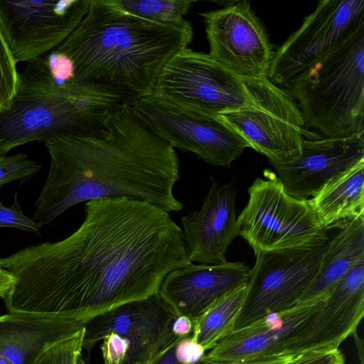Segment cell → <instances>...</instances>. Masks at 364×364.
Instances as JSON below:
<instances>
[{
    "label": "cell",
    "instance_id": "cell-1",
    "mask_svg": "<svg viewBox=\"0 0 364 364\" xmlns=\"http://www.w3.org/2000/svg\"><path fill=\"white\" fill-rule=\"evenodd\" d=\"M85 220L66 238L1 259L15 278L9 312L61 314L85 322L158 294L171 271L193 264L169 213L127 198L86 202Z\"/></svg>",
    "mask_w": 364,
    "mask_h": 364
},
{
    "label": "cell",
    "instance_id": "cell-2",
    "mask_svg": "<svg viewBox=\"0 0 364 364\" xmlns=\"http://www.w3.org/2000/svg\"><path fill=\"white\" fill-rule=\"evenodd\" d=\"M45 144L50 167L31 218L41 227L74 205L102 198L141 200L168 213L183 209L173 193L178 155L132 102L90 133Z\"/></svg>",
    "mask_w": 364,
    "mask_h": 364
},
{
    "label": "cell",
    "instance_id": "cell-3",
    "mask_svg": "<svg viewBox=\"0 0 364 364\" xmlns=\"http://www.w3.org/2000/svg\"><path fill=\"white\" fill-rule=\"evenodd\" d=\"M193 36L188 21L158 23L124 11L114 0H90L79 25L57 48L72 60L77 78L139 98L154 94L164 66Z\"/></svg>",
    "mask_w": 364,
    "mask_h": 364
},
{
    "label": "cell",
    "instance_id": "cell-4",
    "mask_svg": "<svg viewBox=\"0 0 364 364\" xmlns=\"http://www.w3.org/2000/svg\"><path fill=\"white\" fill-rule=\"evenodd\" d=\"M282 88L298 102L306 127L323 137L364 134V11Z\"/></svg>",
    "mask_w": 364,
    "mask_h": 364
},
{
    "label": "cell",
    "instance_id": "cell-5",
    "mask_svg": "<svg viewBox=\"0 0 364 364\" xmlns=\"http://www.w3.org/2000/svg\"><path fill=\"white\" fill-rule=\"evenodd\" d=\"M120 92L80 80L63 95L16 96L0 111V156L33 141L46 142L100 127L122 104Z\"/></svg>",
    "mask_w": 364,
    "mask_h": 364
},
{
    "label": "cell",
    "instance_id": "cell-6",
    "mask_svg": "<svg viewBox=\"0 0 364 364\" xmlns=\"http://www.w3.org/2000/svg\"><path fill=\"white\" fill-rule=\"evenodd\" d=\"M248 189V202L238 216L240 236L260 252L313 246L328 241L308 199L288 194L279 177L265 170Z\"/></svg>",
    "mask_w": 364,
    "mask_h": 364
},
{
    "label": "cell",
    "instance_id": "cell-7",
    "mask_svg": "<svg viewBox=\"0 0 364 364\" xmlns=\"http://www.w3.org/2000/svg\"><path fill=\"white\" fill-rule=\"evenodd\" d=\"M250 104L218 117L268 161L300 154L304 139L323 138L306 129L297 102L267 77L242 79Z\"/></svg>",
    "mask_w": 364,
    "mask_h": 364
},
{
    "label": "cell",
    "instance_id": "cell-8",
    "mask_svg": "<svg viewBox=\"0 0 364 364\" xmlns=\"http://www.w3.org/2000/svg\"><path fill=\"white\" fill-rule=\"evenodd\" d=\"M154 94L183 108L214 116L250 104L242 79L230 73L209 53L188 47L164 66Z\"/></svg>",
    "mask_w": 364,
    "mask_h": 364
},
{
    "label": "cell",
    "instance_id": "cell-9",
    "mask_svg": "<svg viewBox=\"0 0 364 364\" xmlns=\"http://www.w3.org/2000/svg\"><path fill=\"white\" fill-rule=\"evenodd\" d=\"M328 242L257 253L233 330L295 306L317 274Z\"/></svg>",
    "mask_w": 364,
    "mask_h": 364
},
{
    "label": "cell",
    "instance_id": "cell-10",
    "mask_svg": "<svg viewBox=\"0 0 364 364\" xmlns=\"http://www.w3.org/2000/svg\"><path fill=\"white\" fill-rule=\"evenodd\" d=\"M132 104L173 148L191 152L212 166L229 168L250 147L218 116L183 108L154 94Z\"/></svg>",
    "mask_w": 364,
    "mask_h": 364
},
{
    "label": "cell",
    "instance_id": "cell-11",
    "mask_svg": "<svg viewBox=\"0 0 364 364\" xmlns=\"http://www.w3.org/2000/svg\"><path fill=\"white\" fill-rule=\"evenodd\" d=\"M90 0H0V28L16 62L55 48L77 28Z\"/></svg>",
    "mask_w": 364,
    "mask_h": 364
},
{
    "label": "cell",
    "instance_id": "cell-12",
    "mask_svg": "<svg viewBox=\"0 0 364 364\" xmlns=\"http://www.w3.org/2000/svg\"><path fill=\"white\" fill-rule=\"evenodd\" d=\"M203 18L209 54L241 79L267 77L274 56L266 29L246 0L206 11Z\"/></svg>",
    "mask_w": 364,
    "mask_h": 364
},
{
    "label": "cell",
    "instance_id": "cell-13",
    "mask_svg": "<svg viewBox=\"0 0 364 364\" xmlns=\"http://www.w3.org/2000/svg\"><path fill=\"white\" fill-rule=\"evenodd\" d=\"M176 317L159 294L124 304L85 323L83 349L114 333L125 342L129 364H147L180 338L172 331Z\"/></svg>",
    "mask_w": 364,
    "mask_h": 364
},
{
    "label": "cell",
    "instance_id": "cell-14",
    "mask_svg": "<svg viewBox=\"0 0 364 364\" xmlns=\"http://www.w3.org/2000/svg\"><path fill=\"white\" fill-rule=\"evenodd\" d=\"M364 11L363 0H321L274 51L267 78L284 85L330 48Z\"/></svg>",
    "mask_w": 364,
    "mask_h": 364
},
{
    "label": "cell",
    "instance_id": "cell-15",
    "mask_svg": "<svg viewBox=\"0 0 364 364\" xmlns=\"http://www.w3.org/2000/svg\"><path fill=\"white\" fill-rule=\"evenodd\" d=\"M326 298L297 304L232 330L205 356L217 362H243L285 355Z\"/></svg>",
    "mask_w": 364,
    "mask_h": 364
},
{
    "label": "cell",
    "instance_id": "cell-16",
    "mask_svg": "<svg viewBox=\"0 0 364 364\" xmlns=\"http://www.w3.org/2000/svg\"><path fill=\"white\" fill-rule=\"evenodd\" d=\"M361 161H364V134L304 139L299 155L268 161L286 192L295 198L306 200L332 178Z\"/></svg>",
    "mask_w": 364,
    "mask_h": 364
},
{
    "label": "cell",
    "instance_id": "cell-17",
    "mask_svg": "<svg viewBox=\"0 0 364 364\" xmlns=\"http://www.w3.org/2000/svg\"><path fill=\"white\" fill-rule=\"evenodd\" d=\"M364 316V260L328 294L284 355H299L338 349L357 331Z\"/></svg>",
    "mask_w": 364,
    "mask_h": 364
},
{
    "label": "cell",
    "instance_id": "cell-18",
    "mask_svg": "<svg viewBox=\"0 0 364 364\" xmlns=\"http://www.w3.org/2000/svg\"><path fill=\"white\" fill-rule=\"evenodd\" d=\"M201 208L181 219L190 260L203 264L226 262V252L240 235L232 182L220 183L212 176Z\"/></svg>",
    "mask_w": 364,
    "mask_h": 364
},
{
    "label": "cell",
    "instance_id": "cell-19",
    "mask_svg": "<svg viewBox=\"0 0 364 364\" xmlns=\"http://www.w3.org/2000/svg\"><path fill=\"white\" fill-rule=\"evenodd\" d=\"M250 268L241 262L189 264L169 272L159 296L175 311L194 323L219 298L247 284Z\"/></svg>",
    "mask_w": 364,
    "mask_h": 364
},
{
    "label": "cell",
    "instance_id": "cell-20",
    "mask_svg": "<svg viewBox=\"0 0 364 364\" xmlns=\"http://www.w3.org/2000/svg\"><path fill=\"white\" fill-rule=\"evenodd\" d=\"M85 323L61 314L9 312L0 316V355L14 364H33L43 350L75 335Z\"/></svg>",
    "mask_w": 364,
    "mask_h": 364
},
{
    "label": "cell",
    "instance_id": "cell-21",
    "mask_svg": "<svg viewBox=\"0 0 364 364\" xmlns=\"http://www.w3.org/2000/svg\"><path fill=\"white\" fill-rule=\"evenodd\" d=\"M337 228L329 237L317 274L297 304L326 297L364 260V217L345 221Z\"/></svg>",
    "mask_w": 364,
    "mask_h": 364
},
{
    "label": "cell",
    "instance_id": "cell-22",
    "mask_svg": "<svg viewBox=\"0 0 364 364\" xmlns=\"http://www.w3.org/2000/svg\"><path fill=\"white\" fill-rule=\"evenodd\" d=\"M308 202L327 230L364 217V161L332 178Z\"/></svg>",
    "mask_w": 364,
    "mask_h": 364
},
{
    "label": "cell",
    "instance_id": "cell-23",
    "mask_svg": "<svg viewBox=\"0 0 364 364\" xmlns=\"http://www.w3.org/2000/svg\"><path fill=\"white\" fill-rule=\"evenodd\" d=\"M247 284L217 299L194 323L191 336L205 350H211L233 330L243 306Z\"/></svg>",
    "mask_w": 364,
    "mask_h": 364
},
{
    "label": "cell",
    "instance_id": "cell-24",
    "mask_svg": "<svg viewBox=\"0 0 364 364\" xmlns=\"http://www.w3.org/2000/svg\"><path fill=\"white\" fill-rule=\"evenodd\" d=\"M124 11L155 23L179 25L195 1L191 0H114Z\"/></svg>",
    "mask_w": 364,
    "mask_h": 364
},
{
    "label": "cell",
    "instance_id": "cell-25",
    "mask_svg": "<svg viewBox=\"0 0 364 364\" xmlns=\"http://www.w3.org/2000/svg\"><path fill=\"white\" fill-rule=\"evenodd\" d=\"M83 336L84 328L43 350L33 364H85L82 357Z\"/></svg>",
    "mask_w": 364,
    "mask_h": 364
},
{
    "label": "cell",
    "instance_id": "cell-26",
    "mask_svg": "<svg viewBox=\"0 0 364 364\" xmlns=\"http://www.w3.org/2000/svg\"><path fill=\"white\" fill-rule=\"evenodd\" d=\"M16 64L0 28V111L6 108L16 96L18 86Z\"/></svg>",
    "mask_w": 364,
    "mask_h": 364
},
{
    "label": "cell",
    "instance_id": "cell-27",
    "mask_svg": "<svg viewBox=\"0 0 364 364\" xmlns=\"http://www.w3.org/2000/svg\"><path fill=\"white\" fill-rule=\"evenodd\" d=\"M41 166L31 160L26 154L0 156V188L9 182H23L36 175Z\"/></svg>",
    "mask_w": 364,
    "mask_h": 364
},
{
    "label": "cell",
    "instance_id": "cell-28",
    "mask_svg": "<svg viewBox=\"0 0 364 364\" xmlns=\"http://www.w3.org/2000/svg\"><path fill=\"white\" fill-rule=\"evenodd\" d=\"M0 228H14L41 235V226L21 210L15 195L12 205L5 206L0 200Z\"/></svg>",
    "mask_w": 364,
    "mask_h": 364
},
{
    "label": "cell",
    "instance_id": "cell-29",
    "mask_svg": "<svg viewBox=\"0 0 364 364\" xmlns=\"http://www.w3.org/2000/svg\"><path fill=\"white\" fill-rule=\"evenodd\" d=\"M204 348L191 336L179 338L175 346V355L181 364H195L205 355Z\"/></svg>",
    "mask_w": 364,
    "mask_h": 364
},
{
    "label": "cell",
    "instance_id": "cell-30",
    "mask_svg": "<svg viewBox=\"0 0 364 364\" xmlns=\"http://www.w3.org/2000/svg\"><path fill=\"white\" fill-rule=\"evenodd\" d=\"M289 364H345V356L339 348L298 355Z\"/></svg>",
    "mask_w": 364,
    "mask_h": 364
},
{
    "label": "cell",
    "instance_id": "cell-31",
    "mask_svg": "<svg viewBox=\"0 0 364 364\" xmlns=\"http://www.w3.org/2000/svg\"><path fill=\"white\" fill-rule=\"evenodd\" d=\"M298 355H280L269 358L253 360L243 362H217L207 358L205 355L195 364H289Z\"/></svg>",
    "mask_w": 364,
    "mask_h": 364
},
{
    "label": "cell",
    "instance_id": "cell-32",
    "mask_svg": "<svg viewBox=\"0 0 364 364\" xmlns=\"http://www.w3.org/2000/svg\"><path fill=\"white\" fill-rule=\"evenodd\" d=\"M193 328V321L184 316H177L172 325L174 335L180 338L191 336Z\"/></svg>",
    "mask_w": 364,
    "mask_h": 364
},
{
    "label": "cell",
    "instance_id": "cell-33",
    "mask_svg": "<svg viewBox=\"0 0 364 364\" xmlns=\"http://www.w3.org/2000/svg\"><path fill=\"white\" fill-rule=\"evenodd\" d=\"M178 339L159 353L147 364H181L175 355V346Z\"/></svg>",
    "mask_w": 364,
    "mask_h": 364
},
{
    "label": "cell",
    "instance_id": "cell-34",
    "mask_svg": "<svg viewBox=\"0 0 364 364\" xmlns=\"http://www.w3.org/2000/svg\"><path fill=\"white\" fill-rule=\"evenodd\" d=\"M0 258V298L4 300L15 282L14 276L1 266Z\"/></svg>",
    "mask_w": 364,
    "mask_h": 364
},
{
    "label": "cell",
    "instance_id": "cell-35",
    "mask_svg": "<svg viewBox=\"0 0 364 364\" xmlns=\"http://www.w3.org/2000/svg\"><path fill=\"white\" fill-rule=\"evenodd\" d=\"M0 364H14L9 358L0 355Z\"/></svg>",
    "mask_w": 364,
    "mask_h": 364
}]
</instances>
